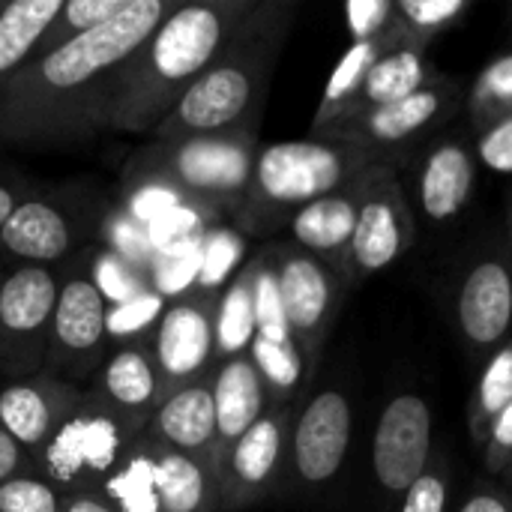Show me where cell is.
Listing matches in <instances>:
<instances>
[{"mask_svg":"<svg viewBox=\"0 0 512 512\" xmlns=\"http://www.w3.org/2000/svg\"><path fill=\"white\" fill-rule=\"evenodd\" d=\"M453 318L462 345L474 357H489L512 336V261L489 249L459 276Z\"/></svg>","mask_w":512,"mask_h":512,"instance_id":"obj_13","label":"cell"},{"mask_svg":"<svg viewBox=\"0 0 512 512\" xmlns=\"http://www.w3.org/2000/svg\"><path fill=\"white\" fill-rule=\"evenodd\" d=\"M512 402V336L486 357V366L477 378L474 396L468 402V429L477 447H486L489 432L501 411Z\"/></svg>","mask_w":512,"mask_h":512,"instance_id":"obj_30","label":"cell"},{"mask_svg":"<svg viewBox=\"0 0 512 512\" xmlns=\"http://www.w3.org/2000/svg\"><path fill=\"white\" fill-rule=\"evenodd\" d=\"M66 393L54 381H18L0 390V426L18 447H45L54 429L72 408H63Z\"/></svg>","mask_w":512,"mask_h":512,"instance_id":"obj_21","label":"cell"},{"mask_svg":"<svg viewBox=\"0 0 512 512\" xmlns=\"http://www.w3.org/2000/svg\"><path fill=\"white\" fill-rule=\"evenodd\" d=\"M63 512H117L108 501H102V498H96V495H75Z\"/></svg>","mask_w":512,"mask_h":512,"instance_id":"obj_46","label":"cell"},{"mask_svg":"<svg viewBox=\"0 0 512 512\" xmlns=\"http://www.w3.org/2000/svg\"><path fill=\"white\" fill-rule=\"evenodd\" d=\"M507 231H510V261H512V195L507 198Z\"/></svg>","mask_w":512,"mask_h":512,"instance_id":"obj_48","label":"cell"},{"mask_svg":"<svg viewBox=\"0 0 512 512\" xmlns=\"http://www.w3.org/2000/svg\"><path fill=\"white\" fill-rule=\"evenodd\" d=\"M354 225H357V189L351 183L348 189L324 195L306 204L303 210H297L285 231L291 234L294 246L324 261L351 285L348 264H351Z\"/></svg>","mask_w":512,"mask_h":512,"instance_id":"obj_17","label":"cell"},{"mask_svg":"<svg viewBox=\"0 0 512 512\" xmlns=\"http://www.w3.org/2000/svg\"><path fill=\"white\" fill-rule=\"evenodd\" d=\"M258 0H198L174 6L144 48L123 66L111 123L156 132L180 96L228 48Z\"/></svg>","mask_w":512,"mask_h":512,"instance_id":"obj_2","label":"cell"},{"mask_svg":"<svg viewBox=\"0 0 512 512\" xmlns=\"http://www.w3.org/2000/svg\"><path fill=\"white\" fill-rule=\"evenodd\" d=\"M450 510V465L435 453L426 474L405 492L396 512H447Z\"/></svg>","mask_w":512,"mask_h":512,"instance_id":"obj_38","label":"cell"},{"mask_svg":"<svg viewBox=\"0 0 512 512\" xmlns=\"http://www.w3.org/2000/svg\"><path fill=\"white\" fill-rule=\"evenodd\" d=\"M504 480H510V483H512V465H510V468H507V474H504Z\"/></svg>","mask_w":512,"mask_h":512,"instance_id":"obj_49","label":"cell"},{"mask_svg":"<svg viewBox=\"0 0 512 512\" xmlns=\"http://www.w3.org/2000/svg\"><path fill=\"white\" fill-rule=\"evenodd\" d=\"M438 78H444V72H438L435 63L429 60V48L399 42L375 60V66L369 69L363 90H360L357 102L351 105L348 117L381 108V105H393L399 99H408V96L426 90L429 84H435Z\"/></svg>","mask_w":512,"mask_h":512,"instance_id":"obj_20","label":"cell"},{"mask_svg":"<svg viewBox=\"0 0 512 512\" xmlns=\"http://www.w3.org/2000/svg\"><path fill=\"white\" fill-rule=\"evenodd\" d=\"M474 9V0H396L402 42L429 48L441 33L459 27Z\"/></svg>","mask_w":512,"mask_h":512,"instance_id":"obj_32","label":"cell"},{"mask_svg":"<svg viewBox=\"0 0 512 512\" xmlns=\"http://www.w3.org/2000/svg\"><path fill=\"white\" fill-rule=\"evenodd\" d=\"M297 9V0H258L228 48L180 96L174 111L156 129V144L258 129Z\"/></svg>","mask_w":512,"mask_h":512,"instance_id":"obj_3","label":"cell"},{"mask_svg":"<svg viewBox=\"0 0 512 512\" xmlns=\"http://www.w3.org/2000/svg\"><path fill=\"white\" fill-rule=\"evenodd\" d=\"M249 357H252L273 405H291L303 393V387L309 384V378L315 372L294 339L270 342V339L255 336L249 345Z\"/></svg>","mask_w":512,"mask_h":512,"instance_id":"obj_29","label":"cell"},{"mask_svg":"<svg viewBox=\"0 0 512 512\" xmlns=\"http://www.w3.org/2000/svg\"><path fill=\"white\" fill-rule=\"evenodd\" d=\"M243 255V240L231 231H216L201 243V267H198V279L195 288L204 294H213L225 276L234 270V264Z\"/></svg>","mask_w":512,"mask_h":512,"instance_id":"obj_37","label":"cell"},{"mask_svg":"<svg viewBox=\"0 0 512 512\" xmlns=\"http://www.w3.org/2000/svg\"><path fill=\"white\" fill-rule=\"evenodd\" d=\"M357 225L351 243V288L393 267L417 243V213L393 162H375L354 180Z\"/></svg>","mask_w":512,"mask_h":512,"instance_id":"obj_6","label":"cell"},{"mask_svg":"<svg viewBox=\"0 0 512 512\" xmlns=\"http://www.w3.org/2000/svg\"><path fill=\"white\" fill-rule=\"evenodd\" d=\"M0 243L24 261H57L72 243L66 216L45 201L18 204L0 228Z\"/></svg>","mask_w":512,"mask_h":512,"instance_id":"obj_25","label":"cell"},{"mask_svg":"<svg viewBox=\"0 0 512 512\" xmlns=\"http://www.w3.org/2000/svg\"><path fill=\"white\" fill-rule=\"evenodd\" d=\"M153 480L159 512H216L222 507L219 480L210 459L186 456L156 444Z\"/></svg>","mask_w":512,"mask_h":512,"instance_id":"obj_19","label":"cell"},{"mask_svg":"<svg viewBox=\"0 0 512 512\" xmlns=\"http://www.w3.org/2000/svg\"><path fill=\"white\" fill-rule=\"evenodd\" d=\"M18 468H21V447L18 441L0 426V483L18 477Z\"/></svg>","mask_w":512,"mask_h":512,"instance_id":"obj_45","label":"cell"},{"mask_svg":"<svg viewBox=\"0 0 512 512\" xmlns=\"http://www.w3.org/2000/svg\"><path fill=\"white\" fill-rule=\"evenodd\" d=\"M174 6L171 0H129L108 24L36 54L0 87V135L54 138L75 123L111 120L123 66Z\"/></svg>","mask_w":512,"mask_h":512,"instance_id":"obj_1","label":"cell"},{"mask_svg":"<svg viewBox=\"0 0 512 512\" xmlns=\"http://www.w3.org/2000/svg\"><path fill=\"white\" fill-rule=\"evenodd\" d=\"M402 39L393 36V39H378V42H351V48L345 51V57L336 63L324 93H321V102L315 108V117H312V126H309V135L318 138L324 135L330 126L342 123L348 114H351V105L357 102L360 90H363V81L369 75V69L375 66V60L399 45Z\"/></svg>","mask_w":512,"mask_h":512,"instance_id":"obj_26","label":"cell"},{"mask_svg":"<svg viewBox=\"0 0 512 512\" xmlns=\"http://www.w3.org/2000/svg\"><path fill=\"white\" fill-rule=\"evenodd\" d=\"M153 360L165 393L201 381L216 360V297L195 291L165 309L153 330Z\"/></svg>","mask_w":512,"mask_h":512,"instance_id":"obj_15","label":"cell"},{"mask_svg":"<svg viewBox=\"0 0 512 512\" xmlns=\"http://www.w3.org/2000/svg\"><path fill=\"white\" fill-rule=\"evenodd\" d=\"M348 33L354 42H378V39H402L396 0H348L342 6Z\"/></svg>","mask_w":512,"mask_h":512,"instance_id":"obj_36","label":"cell"},{"mask_svg":"<svg viewBox=\"0 0 512 512\" xmlns=\"http://www.w3.org/2000/svg\"><path fill=\"white\" fill-rule=\"evenodd\" d=\"M93 282L102 294L105 303L111 306H120V303H129L135 297H141L147 288L135 279L132 267L123 264L120 255H102L96 261V273H93Z\"/></svg>","mask_w":512,"mask_h":512,"instance_id":"obj_41","label":"cell"},{"mask_svg":"<svg viewBox=\"0 0 512 512\" xmlns=\"http://www.w3.org/2000/svg\"><path fill=\"white\" fill-rule=\"evenodd\" d=\"M270 252L276 261V279L291 336L315 369L333 336L351 285L324 261L294 246L291 240L270 243Z\"/></svg>","mask_w":512,"mask_h":512,"instance_id":"obj_7","label":"cell"},{"mask_svg":"<svg viewBox=\"0 0 512 512\" xmlns=\"http://www.w3.org/2000/svg\"><path fill=\"white\" fill-rule=\"evenodd\" d=\"M102 390L114 408L129 411L135 417H147V414L153 417L156 405L165 396V384L156 369V360L135 345L111 354L102 372Z\"/></svg>","mask_w":512,"mask_h":512,"instance_id":"obj_27","label":"cell"},{"mask_svg":"<svg viewBox=\"0 0 512 512\" xmlns=\"http://www.w3.org/2000/svg\"><path fill=\"white\" fill-rule=\"evenodd\" d=\"M483 465L492 477H504L512 465V402L501 411L489 432V441L483 447Z\"/></svg>","mask_w":512,"mask_h":512,"instance_id":"obj_43","label":"cell"},{"mask_svg":"<svg viewBox=\"0 0 512 512\" xmlns=\"http://www.w3.org/2000/svg\"><path fill=\"white\" fill-rule=\"evenodd\" d=\"M294 414L297 411L291 405H270V411L246 435L216 456L213 468L222 507L246 510L276 489L291 450Z\"/></svg>","mask_w":512,"mask_h":512,"instance_id":"obj_11","label":"cell"},{"mask_svg":"<svg viewBox=\"0 0 512 512\" xmlns=\"http://www.w3.org/2000/svg\"><path fill=\"white\" fill-rule=\"evenodd\" d=\"M15 207H18V204H15V195H12L6 186H0V228H3V225H6V219L15 213Z\"/></svg>","mask_w":512,"mask_h":512,"instance_id":"obj_47","label":"cell"},{"mask_svg":"<svg viewBox=\"0 0 512 512\" xmlns=\"http://www.w3.org/2000/svg\"><path fill=\"white\" fill-rule=\"evenodd\" d=\"M462 102H465V93H462L459 81L444 75L408 99L348 117V120L330 126L318 138L354 144V147L369 150L378 159L396 165L399 153L411 150L417 141H423L426 135L441 129L462 108Z\"/></svg>","mask_w":512,"mask_h":512,"instance_id":"obj_8","label":"cell"},{"mask_svg":"<svg viewBox=\"0 0 512 512\" xmlns=\"http://www.w3.org/2000/svg\"><path fill=\"white\" fill-rule=\"evenodd\" d=\"M252 297H255V336L270 342H291V327L285 318L279 279H276V261L270 246H264L258 255H252Z\"/></svg>","mask_w":512,"mask_h":512,"instance_id":"obj_33","label":"cell"},{"mask_svg":"<svg viewBox=\"0 0 512 512\" xmlns=\"http://www.w3.org/2000/svg\"><path fill=\"white\" fill-rule=\"evenodd\" d=\"M435 459V414L432 405L402 390L390 396L378 414L372 438V474L387 507H399L405 492L426 474Z\"/></svg>","mask_w":512,"mask_h":512,"instance_id":"obj_10","label":"cell"},{"mask_svg":"<svg viewBox=\"0 0 512 512\" xmlns=\"http://www.w3.org/2000/svg\"><path fill=\"white\" fill-rule=\"evenodd\" d=\"M0 512H60L51 483L36 477H12L0 483Z\"/></svg>","mask_w":512,"mask_h":512,"instance_id":"obj_40","label":"cell"},{"mask_svg":"<svg viewBox=\"0 0 512 512\" xmlns=\"http://www.w3.org/2000/svg\"><path fill=\"white\" fill-rule=\"evenodd\" d=\"M153 441L132 444L117 471L105 480V501L117 512H159L153 480Z\"/></svg>","mask_w":512,"mask_h":512,"instance_id":"obj_31","label":"cell"},{"mask_svg":"<svg viewBox=\"0 0 512 512\" xmlns=\"http://www.w3.org/2000/svg\"><path fill=\"white\" fill-rule=\"evenodd\" d=\"M474 156L483 168L495 174H512V114L477 129Z\"/></svg>","mask_w":512,"mask_h":512,"instance_id":"obj_42","label":"cell"},{"mask_svg":"<svg viewBox=\"0 0 512 512\" xmlns=\"http://www.w3.org/2000/svg\"><path fill=\"white\" fill-rule=\"evenodd\" d=\"M150 441L213 462L219 432H216V405H213L210 378L183 384L162 396V402L150 417Z\"/></svg>","mask_w":512,"mask_h":512,"instance_id":"obj_16","label":"cell"},{"mask_svg":"<svg viewBox=\"0 0 512 512\" xmlns=\"http://www.w3.org/2000/svg\"><path fill=\"white\" fill-rule=\"evenodd\" d=\"M456 512H512V495L495 486H483Z\"/></svg>","mask_w":512,"mask_h":512,"instance_id":"obj_44","label":"cell"},{"mask_svg":"<svg viewBox=\"0 0 512 512\" xmlns=\"http://www.w3.org/2000/svg\"><path fill=\"white\" fill-rule=\"evenodd\" d=\"M375 162L384 159L333 138L309 135L300 141L264 144L258 150L252 186L237 210V219L246 234L270 237L288 228L297 210L324 195L348 189Z\"/></svg>","mask_w":512,"mask_h":512,"instance_id":"obj_4","label":"cell"},{"mask_svg":"<svg viewBox=\"0 0 512 512\" xmlns=\"http://www.w3.org/2000/svg\"><path fill=\"white\" fill-rule=\"evenodd\" d=\"M512 114V51L486 63L468 93V117L477 129Z\"/></svg>","mask_w":512,"mask_h":512,"instance_id":"obj_34","label":"cell"},{"mask_svg":"<svg viewBox=\"0 0 512 512\" xmlns=\"http://www.w3.org/2000/svg\"><path fill=\"white\" fill-rule=\"evenodd\" d=\"M210 387H213V405H216V432H219L216 456H219L240 435H246L270 411L273 402L249 354L222 360L210 378Z\"/></svg>","mask_w":512,"mask_h":512,"instance_id":"obj_18","label":"cell"},{"mask_svg":"<svg viewBox=\"0 0 512 512\" xmlns=\"http://www.w3.org/2000/svg\"><path fill=\"white\" fill-rule=\"evenodd\" d=\"M477 156L474 144L462 138H432L411 159V207L429 225H447L459 219L477 192Z\"/></svg>","mask_w":512,"mask_h":512,"instance_id":"obj_14","label":"cell"},{"mask_svg":"<svg viewBox=\"0 0 512 512\" xmlns=\"http://www.w3.org/2000/svg\"><path fill=\"white\" fill-rule=\"evenodd\" d=\"M354 438V405L345 387H318L294 414L288 462L309 492L330 486L348 462Z\"/></svg>","mask_w":512,"mask_h":512,"instance_id":"obj_12","label":"cell"},{"mask_svg":"<svg viewBox=\"0 0 512 512\" xmlns=\"http://www.w3.org/2000/svg\"><path fill=\"white\" fill-rule=\"evenodd\" d=\"M252 258L231 276L225 294L216 300V357L231 360L249 354L255 339V297H252Z\"/></svg>","mask_w":512,"mask_h":512,"instance_id":"obj_28","label":"cell"},{"mask_svg":"<svg viewBox=\"0 0 512 512\" xmlns=\"http://www.w3.org/2000/svg\"><path fill=\"white\" fill-rule=\"evenodd\" d=\"M165 300L156 291H144L141 297L120 303V306H108V336H138L150 327L159 324V318L165 315Z\"/></svg>","mask_w":512,"mask_h":512,"instance_id":"obj_39","label":"cell"},{"mask_svg":"<svg viewBox=\"0 0 512 512\" xmlns=\"http://www.w3.org/2000/svg\"><path fill=\"white\" fill-rule=\"evenodd\" d=\"M57 294L60 285L51 270L39 264L15 270L6 282H0V327L15 336L39 333L54 318Z\"/></svg>","mask_w":512,"mask_h":512,"instance_id":"obj_24","label":"cell"},{"mask_svg":"<svg viewBox=\"0 0 512 512\" xmlns=\"http://www.w3.org/2000/svg\"><path fill=\"white\" fill-rule=\"evenodd\" d=\"M258 150V129H237L159 144V165L183 195L210 207L240 210L252 186Z\"/></svg>","mask_w":512,"mask_h":512,"instance_id":"obj_5","label":"cell"},{"mask_svg":"<svg viewBox=\"0 0 512 512\" xmlns=\"http://www.w3.org/2000/svg\"><path fill=\"white\" fill-rule=\"evenodd\" d=\"M51 327L66 354L84 357L102 345L108 336V303L102 300L93 276H72L60 285Z\"/></svg>","mask_w":512,"mask_h":512,"instance_id":"obj_22","label":"cell"},{"mask_svg":"<svg viewBox=\"0 0 512 512\" xmlns=\"http://www.w3.org/2000/svg\"><path fill=\"white\" fill-rule=\"evenodd\" d=\"M126 6H129V0H66L36 54H45V48L51 51V48L63 45L72 36H81L87 30H96V27L108 24Z\"/></svg>","mask_w":512,"mask_h":512,"instance_id":"obj_35","label":"cell"},{"mask_svg":"<svg viewBox=\"0 0 512 512\" xmlns=\"http://www.w3.org/2000/svg\"><path fill=\"white\" fill-rule=\"evenodd\" d=\"M66 0H12L0 6V87L39 51Z\"/></svg>","mask_w":512,"mask_h":512,"instance_id":"obj_23","label":"cell"},{"mask_svg":"<svg viewBox=\"0 0 512 512\" xmlns=\"http://www.w3.org/2000/svg\"><path fill=\"white\" fill-rule=\"evenodd\" d=\"M129 447V432L114 411L102 405L72 408L42 447V471L63 489L105 486Z\"/></svg>","mask_w":512,"mask_h":512,"instance_id":"obj_9","label":"cell"}]
</instances>
